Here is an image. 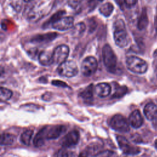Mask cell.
Here are the masks:
<instances>
[{"label":"cell","instance_id":"obj_6","mask_svg":"<svg viewBox=\"0 0 157 157\" xmlns=\"http://www.w3.org/2000/svg\"><path fill=\"white\" fill-rule=\"evenodd\" d=\"M117 140L121 151L127 155H136L140 153V149L138 147L132 145L124 137L117 136Z\"/></svg>","mask_w":157,"mask_h":157},{"label":"cell","instance_id":"obj_4","mask_svg":"<svg viewBox=\"0 0 157 157\" xmlns=\"http://www.w3.org/2000/svg\"><path fill=\"white\" fill-rule=\"evenodd\" d=\"M57 72L62 77L70 78L75 76L78 74V69L75 61L72 60H66L59 64Z\"/></svg>","mask_w":157,"mask_h":157},{"label":"cell","instance_id":"obj_17","mask_svg":"<svg viewBox=\"0 0 157 157\" xmlns=\"http://www.w3.org/2000/svg\"><path fill=\"white\" fill-rule=\"evenodd\" d=\"M94 88L93 84H90L80 93V96L85 101H90L93 99Z\"/></svg>","mask_w":157,"mask_h":157},{"label":"cell","instance_id":"obj_32","mask_svg":"<svg viewBox=\"0 0 157 157\" xmlns=\"http://www.w3.org/2000/svg\"><path fill=\"white\" fill-rule=\"evenodd\" d=\"M52 85L57 86H59V87H68V85L64 82H62L61 80H53L52 81Z\"/></svg>","mask_w":157,"mask_h":157},{"label":"cell","instance_id":"obj_16","mask_svg":"<svg viewBox=\"0 0 157 157\" xmlns=\"http://www.w3.org/2000/svg\"><path fill=\"white\" fill-rule=\"evenodd\" d=\"M148 24V18L145 8H143L137 21V28L139 30L145 29Z\"/></svg>","mask_w":157,"mask_h":157},{"label":"cell","instance_id":"obj_23","mask_svg":"<svg viewBox=\"0 0 157 157\" xmlns=\"http://www.w3.org/2000/svg\"><path fill=\"white\" fill-rule=\"evenodd\" d=\"M33 134V131L31 129H27L20 136L21 142L26 145H29Z\"/></svg>","mask_w":157,"mask_h":157},{"label":"cell","instance_id":"obj_35","mask_svg":"<svg viewBox=\"0 0 157 157\" xmlns=\"http://www.w3.org/2000/svg\"><path fill=\"white\" fill-rule=\"evenodd\" d=\"M155 147H156V148H157V139L155 140Z\"/></svg>","mask_w":157,"mask_h":157},{"label":"cell","instance_id":"obj_30","mask_svg":"<svg viewBox=\"0 0 157 157\" xmlns=\"http://www.w3.org/2000/svg\"><path fill=\"white\" fill-rule=\"evenodd\" d=\"M137 1L138 0H124V2L128 8H132L137 4Z\"/></svg>","mask_w":157,"mask_h":157},{"label":"cell","instance_id":"obj_3","mask_svg":"<svg viewBox=\"0 0 157 157\" xmlns=\"http://www.w3.org/2000/svg\"><path fill=\"white\" fill-rule=\"evenodd\" d=\"M126 64L128 69L135 74H144L147 72L148 69L147 62L142 58L136 56H130L128 57L126 60Z\"/></svg>","mask_w":157,"mask_h":157},{"label":"cell","instance_id":"obj_34","mask_svg":"<svg viewBox=\"0 0 157 157\" xmlns=\"http://www.w3.org/2000/svg\"><path fill=\"white\" fill-rule=\"evenodd\" d=\"M25 2H31V1H33V0H23Z\"/></svg>","mask_w":157,"mask_h":157},{"label":"cell","instance_id":"obj_18","mask_svg":"<svg viewBox=\"0 0 157 157\" xmlns=\"http://www.w3.org/2000/svg\"><path fill=\"white\" fill-rule=\"evenodd\" d=\"M114 10L113 4L110 2H105L101 5L99 8V11L101 15L105 17H109L111 15Z\"/></svg>","mask_w":157,"mask_h":157},{"label":"cell","instance_id":"obj_11","mask_svg":"<svg viewBox=\"0 0 157 157\" xmlns=\"http://www.w3.org/2000/svg\"><path fill=\"white\" fill-rule=\"evenodd\" d=\"M74 22V18L72 17H62L52 23V26L58 31H66L73 27Z\"/></svg>","mask_w":157,"mask_h":157},{"label":"cell","instance_id":"obj_8","mask_svg":"<svg viewBox=\"0 0 157 157\" xmlns=\"http://www.w3.org/2000/svg\"><path fill=\"white\" fill-rule=\"evenodd\" d=\"M98 68V62L93 56H88L84 59L81 65V71L83 75L89 77L95 73Z\"/></svg>","mask_w":157,"mask_h":157},{"label":"cell","instance_id":"obj_7","mask_svg":"<svg viewBox=\"0 0 157 157\" xmlns=\"http://www.w3.org/2000/svg\"><path fill=\"white\" fill-rule=\"evenodd\" d=\"M42 129L46 140L56 139L66 131V126L61 124L45 126Z\"/></svg>","mask_w":157,"mask_h":157},{"label":"cell","instance_id":"obj_1","mask_svg":"<svg viewBox=\"0 0 157 157\" xmlns=\"http://www.w3.org/2000/svg\"><path fill=\"white\" fill-rule=\"evenodd\" d=\"M113 28V39L116 45L120 48L126 47L130 40L124 21L121 19L117 20L114 23Z\"/></svg>","mask_w":157,"mask_h":157},{"label":"cell","instance_id":"obj_14","mask_svg":"<svg viewBox=\"0 0 157 157\" xmlns=\"http://www.w3.org/2000/svg\"><path fill=\"white\" fill-rule=\"evenodd\" d=\"M57 37L56 33H48L43 34H38L34 36L31 42L33 43H47L54 40Z\"/></svg>","mask_w":157,"mask_h":157},{"label":"cell","instance_id":"obj_27","mask_svg":"<svg viewBox=\"0 0 157 157\" xmlns=\"http://www.w3.org/2000/svg\"><path fill=\"white\" fill-rule=\"evenodd\" d=\"M12 94H13L12 91L9 89H7L4 87L1 88L0 96H1V100L7 101L11 98V97L12 96Z\"/></svg>","mask_w":157,"mask_h":157},{"label":"cell","instance_id":"obj_25","mask_svg":"<svg viewBox=\"0 0 157 157\" xmlns=\"http://www.w3.org/2000/svg\"><path fill=\"white\" fill-rule=\"evenodd\" d=\"M86 29V26L84 23L80 22L77 24H76L73 28L72 31V34L74 36H81L85 31Z\"/></svg>","mask_w":157,"mask_h":157},{"label":"cell","instance_id":"obj_20","mask_svg":"<svg viewBox=\"0 0 157 157\" xmlns=\"http://www.w3.org/2000/svg\"><path fill=\"white\" fill-rule=\"evenodd\" d=\"M99 145H91L88 146L86 149L80 154V156H97L101 151Z\"/></svg>","mask_w":157,"mask_h":157},{"label":"cell","instance_id":"obj_21","mask_svg":"<svg viewBox=\"0 0 157 157\" xmlns=\"http://www.w3.org/2000/svg\"><path fill=\"white\" fill-rule=\"evenodd\" d=\"M45 140L46 139L44 136V131L42 128L35 136L34 139L33 140V144L36 147H40L44 144Z\"/></svg>","mask_w":157,"mask_h":157},{"label":"cell","instance_id":"obj_22","mask_svg":"<svg viewBox=\"0 0 157 157\" xmlns=\"http://www.w3.org/2000/svg\"><path fill=\"white\" fill-rule=\"evenodd\" d=\"M15 140V136L9 133H3L1 136V145H9L13 144Z\"/></svg>","mask_w":157,"mask_h":157},{"label":"cell","instance_id":"obj_12","mask_svg":"<svg viewBox=\"0 0 157 157\" xmlns=\"http://www.w3.org/2000/svg\"><path fill=\"white\" fill-rule=\"evenodd\" d=\"M128 121L129 124L136 129L140 128L144 122L143 117L139 110H135L130 114Z\"/></svg>","mask_w":157,"mask_h":157},{"label":"cell","instance_id":"obj_5","mask_svg":"<svg viewBox=\"0 0 157 157\" xmlns=\"http://www.w3.org/2000/svg\"><path fill=\"white\" fill-rule=\"evenodd\" d=\"M127 120L120 114L113 115L110 121V127L119 132H128L129 131V125Z\"/></svg>","mask_w":157,"mask_h":157},{"label":"cell","instance_id":"obj_13","mask_svg":"<svg viewBox=\"0 0 157 157\" xmlns=\"http://www.w3.org/2000/svg\"><path fill=\"white\" fill-rule=\"evenodd\" d=\"M111 86L107 83H99L94 87V93L101 98L107 97L111 93Z\"/></svg>","mask_w":157,"mask_h":157},{"label":"cell","instance_id":"obj_28","mask_svg":"<svg viewBox=\"0 0 157 157\" xmlns=\"http://www.w3.org/2000/svg\"><path fill=\"white\" fill-rule=\"evenodd\" d=\"M55 156H74V154L71 151H69L66 150L62 149V150H59L55 155Z\"/></svg>","mask_w":157,"mask_h":157},{"label":"cell","instance_id":"obj_15","mask_svg":"<svg viewBox=\"0 0 157 157\" xmlns=\"http://www.w3.org/2000/svg\"><path fill=\"white\" fill-rule=\"evenodd\" d=\"M39 61L41 65L48 66L54 63L53 53L46 50H42L39 55Z\"/></svg>","mask_w":157,"mask_h":157},{"label":"cell","instance_id":"obj_29","mask_svg":"<svg viewBox=\"0 0 157 157\" xmlns=\"http://www.w3.org/2000/svg\"><path fill=\"white\" fill-rule=\"evenodd\" d=\"M83 0H68V5L72 9H76Z\"/></svg>","mask_w":157,"mask_h":157},{"label":"cell","instance_id":"obj_19","mask_svg":"<svg viewBox=\"0 0 157 157\" xmlns=\"http://www.w3.org/2000/svg\"><path fill=\"white\" fill-rule=\"evenodd\" d=\"M156 110H157L156 105L155 104L150 102V103L147 104L144 107V113L147 119H148V120H151Z\"/></svg>","mask_w":157,"mask_h":157},{"label":"cell","instance_id":"obj_26","mask_svg":"<svg viewBox=\"0 0 157 157\" xmlns=\"http://www.w3.org/2000/svg\"><path fill=\"white\" fill-rule=\"evenodd\" d=\"M66 13L65 11L64 10H59L57 12H56L54 15H53L51 18H50V20L46 23H45V25L44 26H48L49 24L52 25V23H53L55 21H56V20H58L59 18H60L61 17H63V15Z\"/></svg>","mask_w":157,"mask_h":157},{"label":"cell","instance_id":"obj_9","mask_svg":"<svg viewBox=\"0 0 157 157\" xmlns=\"http://www.w3.org/2000/svg\"><path fill=\"white\" fill-rule=\"evenodd\" d=\"M69 54V48L66 45H60L54 50L53 58L54 63L60 64L66 60Z\"/></svg>","mask_w":157,"mask_h":157},{"label":"cell","instance_id":"obj_33","mask_svg":"<svg viewBox=\"0 0 157 157\" xmlns=\"http://www.w3.org/2000/svg\"><path fill=\"white\" fill-rule=\"evenodd\" d=\"M150 121H151L153 126L154 127L157 128V110L155 113L154 115L153 116V117H152V118H151V120Z\"/></svg>","mask_w":157,"mask_h":157},{"label":"cell","instance_id":"obj_10","mask_svg":"<svg viewBox=\"0 0 157 157\" xmlns=\"http://www.w3.org/2000/svg\"><path fill=\"white\" fill-rule=\"evenodd\" d=\"M80 139L79 132L77 130H72L64 136L61 140L62 147L65 148H71L76 145Z\"/></svg>","mask_w":157,"mask_h":157},{"label":"cell","instance_id":"obj_31","mask_svg":"<svg viewBox=\"0 0 157 157\" xmlns=\"http://www.w3.org/2000/svg\"><path fill=\"white\" fill-rule=\"evenodd\" d=\"M115 154L113 153V151H110V150H105V151H100L97 156H113Z\"/></svg>","mask_w":157,"mask_h":157},{"label":"cell","instance_id":"obj_24","mask_svg":"<svg viewBox=\"0 0 157 157\" xmlns=\"http://www.w3.org/2000/svg\"><path fill=\"white\" fill-rule=\"evenodd\" d=\"M128 91V88L125 86H120L118 84H116L115 87V91L112 95L113 98H120L123 97Z\"/></svg>","mask_w":157,"mask_h":157},{"label":"cell","instance_id":"obj_2","mask_svg":"<svg viewBox=\"0 0 157 157\" xmlns=\"http://www.w3.org/2000/svg\"><path fill=\"white\" fill-rule=\"evenodd\" d=\"M103 63L107 70L110 73H115L117 69V56L109 44H105L102 50Z\"/></svg>","mask_w":157,"mask_h":157}]
</instances>
